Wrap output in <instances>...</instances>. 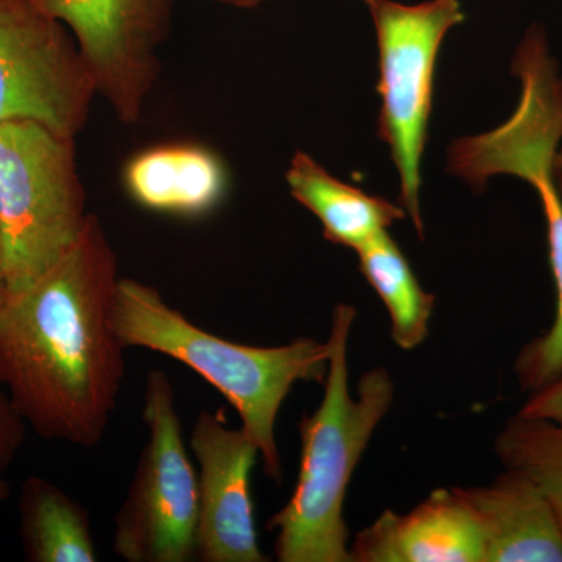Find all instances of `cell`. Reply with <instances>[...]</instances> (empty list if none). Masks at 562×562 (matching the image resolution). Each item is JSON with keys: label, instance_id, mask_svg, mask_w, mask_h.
<instances>
[{"label": "cell", "instance_id": "1", "mask_svg": "<svg viewBox=\"0 0 562 562\" xmlns=\"http://www.w3.org/2000/svg\"><path fill=\"white\" fill-rule=\"evenodd\" d=\"M117 258L92 214L72 250L0 305V386L36 435L98 446L125 376V346L111 322Z\"/></svg>", "mask_w": 562, "mask_h": 562}, {"label": "cell", "instance_id": "2", "mask_svg": "<svg viewBox=\"0 0 562 562\" xmlns=\"http://www.w3.org/2000/svg\"><path fill=\"white\" fill-rule=\"evenodd\" d=\"M355 319V306H335L324 397L299 422L297 483L290 501L268 522V530L276 532L273 557L280 562H351L344 501L358 462L394 402V382L384 368L366 372L357 392L350 391Z\"/></svg>", "mask_w": 562, "mask_h": 562}, {"label": "cell", "instance_id": "3", "mask_svg": "<svg viewBox=\"0 0 562 562\" xmlns=\"http://www.w3.org/2000/svg\"><path fill=\"white\" fill-rule=\"evenodd\" d=\"M111 322L125 349L140 347L180 361L224 395L257 443L266 475L281 482V406L295 384H324L328 341L297 338L276 347L227 341L192 324L150 284L124 277L117 281Z\"/></svg>", "mask_w": 562, "mask_h": 562}, {"label": "cell", "instance_id": "4", "mask_svg": "<svg viewBox=\"0 0 562 562\" xmlns=\"http://www.w3.org/2000/svg\"><path fill=\"white\" fill-rule=\"evenodd\" d=\"M91 216L76 139L35 122L0 124V262L9 295L50 272L80 241Z\"/></svg>", "mask_w": 562, "mask_h": 562}, {"label": "cell", "instance_id": "5", "mask_svg": "<svg viewBox=\"0 0 562 562\" xmlns=\"http://www.w3.org/2000/svg\"><path fill=\"white\" fill-rule=\"evenodd\" d=\"M375 25L380 52L382 110L376 136L390 147L401 180V203L424 239L420 162L428 140L436 63L447 33L464 22L460 0L405 5L364 0Z\"/></svg>", "mask_w": 562, "mask_h": 562}, {"label": "cell", "instance_id": "6", "mask_svg": "<svg viewBox=\"0 0 562 562\" xmlns=\"http://www.w3.org/2000/svg\"><path fill=\"white\" fill-rule=\"evenodd\" d=\"M147 441L114 516L113 550L127 562L195 560L198 471L184 442L176 391L162 371L147 375Z\"/></svg>", "mask_w": 562, "mask_h": 562}, {"label": "cell", "instance_id": "7", "mask_svg": "<svg viewBox=\"0 0 562 562\" xmlns=\"http://www.w3.org/2000/svg\"><path fill=\"white\" fill-rule=\"evenodd\" d=\"M99 95L69 29L38 0H0V124L35 122L76 139Z\"/></svg>", "mask_w": 562, "mask_h": 562}, {"label": "cell", "instance_id": "8", "mask_svg": "<svg viewBox=\"0 0 562 562\" xmlns=\"http://www.w3.org/2000/svg\"><path fill=\"white\" fill-rule=\"evenodd\" d=\"M61 21L90 65L99 95L135 124L160 74L177 0H38Z\"/></svg>", "mask_w": 562, "mask_h": 562}, {"label": "cell", "instance_id": "9", "mask_svg": "<svg viewBox=\"0 0 562 562\" xmlns=\"http://www.w3.org/2000/svg\"><path fill=\"white\" fill-rule=\"evenodd\" d=\"M190 447L198 461L195 560L269 561L258 542L251 498L257 443L243 427H231L221 412L203 409L192 425Z\"/></svg>", "mask_w": 562, "mask_h": 562}, {"label": "cell", "instance_id": "10", "mask_svg": "<svg viewBox=\"0 0 562 562\" xmlns=\"http://www.w3.org/2000/svg\"><path fill=\"white\" fill-rule=\"evenodd\" d=\"M351 562H484L482 528L462 490H436L405 514L386 509L355 536Z\"/></svg>", "mask_w": 562, "mask_h": 562}, {"label": "cell", "instance_id": "11", "mask_svg": "<svg viewBox=\"0 0 562 562\" xmlns=\"http://www.w3.org/2000/svg\"><path fill=\"white\" fill-rule=\"evenodd\" d=\"M462 492L482 528L484 562H562V525L530 476L505 469Z\"/></svg>", "mask_w": 562, "mask_h": 562}, {"label": "cell", "instance_id": "12", "mask_svg": "<svg viewBox=\"0 0 562 562\" xmlns=\"http://www.w3.org/2000/svg\"><path fill=\"white\" fill-rule=\"evenodd\" d=\"M124 184L144 209L198 217L220 205L227 194L228 173L220 155L201 144H162L127 162Z\"/></svg>", "mask_w": 562, "mask_h": 562}, {"label": "cell", "instance_id": "13", "mask_svg": "<svg viewBox=\"0 0 562 562\" xmlns=\"http://www.w3.org/2000/svg\"><path fill=\"white\" fill-rule=\"evenodd\" d=\"M292 198L319 220L324 238L358 250L405 217V210L333 177L305 151H297L286 172Z\"/></svg>", "mask_w": 562, "mask_h": 562}, {"label": "cell", "instance_id": "14", "mask_svg": "<svg viewBox=\"0 0 562 562\" xmlns=\"http://www.w3.org/2000/svg\"><path fill=\"white\" fill-rule=\"evenodd\" d=\"M20 535L25 561H99L88 508L43 476L22 483Z\"/></svg>", "mask_w": 562, "mask_h": 562}, {"label": "cell", "instance_id": "15", "mask_svg": "<svg viewBox=\"0 0 562 562\" xmlns=\"http://www.w3.org/2000/svg\"><path fill=\"white\" fill-rule=\"evenodd\" d=\"M360 272L382 299L391 319V336L402 350H414L430 333L436 297L420 286L405 255L387 232L357 250Z\"/></svg>", "mask_w": 562, "mask_h": 562}, {"label": "cell", "instance_id": "16", "mask_svg": "<svg viewBox=\"0 0 562 562\" xmlns=\"http://www.w3.org/2000/svg\"><path fill=\"white\" fill-rule=\"evenodd\" d=\"M495 453L503 468L525 473L541 487L562 525V424L517 413L498 432Z\"/></svg>", "mask_w": 562, "mask_h": 562}, {"label": "cell", "instance_id": "17", "mask_svg": "<svg viewBox=\"0 0 562 562\" xmlns=\"http://www.w3.org/2000/svg\"><path fill=\"white\" fill-rule=\"evenodd\" d=\"M27 424L14 408L9 392L0 386V476L9 471L24 446Z\"/></svg>", "mask_w": 562, "mask_h": 562}, {"label": "cell", "instance_id": "18", "mask_svg": "<svg viewBox=\"0 0 562 562\" xmlns=\"http://www.w3.org/2000/svg\"><path fill=\"white\" fill-rule=\"evenodd\" d=\"M520 416L536 417L562 424V376L557 382L531 392L522 408L517 412Z\"/></svg>", "mask_w": 562, "mask_h": 562}, {"label": "cell", "instance_id": "19", "mask_svg": "<svg viewBox=\"0 0 562 562\" xmlns=\"http://www.w3.org/2000/svg\"><path fill=\"white\" fill-rule=\"evenodd\" d=\"M214 2L224 3V5L238 7V9H254L266 0H214Z\"/></svg>", "mask_w": 562, "mask_h": 562}, {"label": "cell", "instance_id": "20", "mask_svg": "<svg viewBox=\"0 0 562 562\" xmlns=\"http://www.w3.org/2000/svg\"><path fill=\"white\" fill-rule=\"evenodd\" d=\"M553 173L562 194V150L558 151L557 157H554Z\"/></svg>", "mask_w": 562, "mask_h": 562}, {"label": "cell", "instance_id": "21", "mask_svg": "<svg viewBox=\"0 0 562 562\" xmlns=\"http://www.w3.org/2000/svg\"><path fill=\"white\" fill-rule=\"evenodd\" d=\"M9 297V288H7L5 276H3L2 262H0V305Z\"/></svg>", "mask_w": 562, "mask_h": 562}, {"label": "cell", "instance_id": "22", "mask_svg": "<svg viewBox=\"0 0 562 562\" xmlns=\"http://www.w3.org/2000/svg\"><path fill=\"white\" fill-rule=\"evenodd\" d=\"M10 497V483L3 476H0V503Z\"/></svg>", "mask_w": 562, "mask_h": 562}]
</instances>
